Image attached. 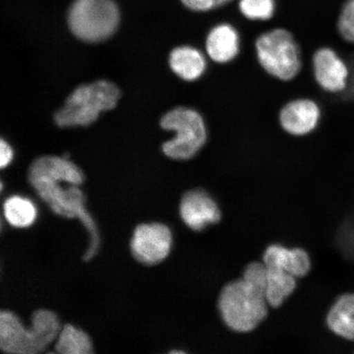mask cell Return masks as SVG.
I'll list each match as a JSON object with an SVG mask.
<instances>
[{"instance_id":"21","label":"cell","mask_w":354,"mask_h":354,"mask_svg":"<svg viewBox=\"0 0 354 354\" xmlns=\"http://www.w3.org/2000/svg\"><path fill=\"white\" fill-rule=\"evenodd\" d=\"M183 6L194 12H209L216 10V0H180Z\"/></svg>"},{"instance_id":"7","label":"cell","mask_w":354,"mask_h":354,"mask_svg":"<svg viewBox=\"0 0 354 354\" xmlns=\"http://www.w3.org/2000/svg\"><path fill=\"white\" fill-rule=\"evenodd\" d=\"M119 21L120 13L113 0H76L68 12L72 32L91 43L109 38L116 32Z\"/></svg>"},{"instance_id":"19","label":"cell","mask_w":354,"mask_h":354,"mask_svg":"<svg viewBox=\"0 0 354 354\" xmlns=\"http://www.w3.org/2000/svg\"><path fill=\"white\" fill-rule=\"evenodd\" d=\"M238 8L247 20L268 21L275 16L277 3L276 0H240Z\"/></svg>"},{"instance_id":"11","label":"cell","mask_w":354,"mask_h":354,"mask_svg":"<svg viewBox=\"0 0 354 354\" xmlns=\"http://www.w3.org/2000/svg\"><path fill=\"white\" fill-rule=\"evenodd\" d=\"M242 39L240 32L229 22H219L205 35L203 51L212 64L225 65L240 56Z\"/></svg>"},{"instance_id":"17","label":"cell","mask_w":354,"mask_h":354,"mask_svg":"<svg viewBox=\"0 0 354 354\" xmlns=\"http://www.w3.org/2000/svg\"><path fill=\"white\" fill-rule=\"evenodd\" d=\"M55 352L60 354H91L92 340L86 332L66 324L62 329L55 342Z\"/></svg>"},{"instance_id":"22","label":"cell","mask_w":354,"mask_h":354,"mask_svg":"<svg viewBox=\"0 0 354 354\" xmlns=\"http://www.w3.org/2000/svg\"><path fill=\"white\" fill-rule=\"evenodd\" d=\"M0 166L2 168L6 167L12 160L13 151L10 145L6 141H1L0 145Z\"/></svg>"},{"instance_id":"6","label":"cell","mask_w":354,"mask_h":354,"mask_svg":"<svg viewBox=\"0 0 354 354\" xmlns=\"http://www.w3.org/2000/svg\"><path fill=\"white\" fill-rule=\"evenodd\" d=\"M120 91L116 85L101 80L75 90L55 115L60 127H86L98 119L100 113L116 107Z\"/></svg>"},{"instance_id":"2","label":"cell","mask_w":354,"mask_h":354,"mask_svg":"<svg viewBox=\"0 0 354 354\" xmlns=\"http://www.w3.org/2000/svg\"><path fill=\"white\" fill-rule=\"evenodd\" d=\"M267 271L263 263L247 266L243 277L230 282L221 290L218 308L225 325L234 331L253 330L268 313L266 295Z\"/></svg>"},{"instance_id":"3","label":"cell","mask_w":354,"mask_h":354,"mask_svg":"<svg viewBox=\"0 0 354 354\" xmlns=\"http://www.w3.org/2000/svg\"><path fill=\"white\" fill-rule=\"evenodd\" d=\"M32 326L26 328L17 314L8 310L0 313V349L6 353L38 354L55 342L62 329L59 316L48 309L32 314Z\"/></svg>"},{"instance_id":"5","label":"cell","mask_w":354,"mask_h":354,"mask_svg":"<svg viewBox=\"0 0 354 354\" xmlns=\"http://www.w3.org/2000/svg\"><path fill=\"white\" fill-rule=\"evenodd\" d=\"M160 125L163 130L175 133L174 138L162 145L163 153L174 160H190L209 143V125L196 109L185 106L172 109L163 115Z\"/></svg>"},{"instance_id":"10","label":"cell","mask_w":354,"mask_h":354,"mask_svg":"<svg viewBox=\"0 0 354 354\" xmlns=\"http://www.w3.org/2000/svg\"><path fill=\"white\" fill-rule=\"evenodd\" d=\"M322 108L315 100L298 97L287 101L278 112V122L286 134L305 137L313 134L322 122Z\"/></svg>"},{"instance_id":"18","label":"cell","mask_w":354,"mask_h":354,"mask_svg":"<svg viewBox=\"0 0 354 354\" xmlns=\"http://www.w3.org/2000/svg\"><path fill=\"white\" fill-rule=\"evenodd\" d=\"M3 214L12 227L25 228L37 218V211L32 201L21 196H12L3 203Z\"/></svg>"},{"instance_id":"12","label":"cell","mask_w":354,"mask_h":354,"mask_svg":"<svg viewBox=\"0 0 354 354\" xmlns=\"http://www.w3.org/2000/svg\"><path fill=\"white\" fill-rule=\"evenodd\" d=\"M180 215L185 225L196 232L221 219V212L214 199L201 189L189 190L184 194L180 203Z\"/></svg>"},{"instance_id":"13","label":"cell","mask_w":354,"mask_h":354,"mask_svg":"<svg viewBox=\"0 0 354 354\" xmlns=\"http://www.w3.org/2000/svg\"><path fill=\"white\" fill-rule=\"evenodd\" d=\"M170 68L177 77L187 82H197L209 70V61L201 48L192 46H180L170 52Z\"/></svg>"},{"instance_id":"23","label":"cell","mask_w":354,"mask_h":354,"mask_svg":"<svg viewBox=\"0 0 354 354\" xmlns=\"http://www.w3.org/2000/svg\"><path fill=\"white\" fill-rule=\"evenodd\" d=\"M234 0H216V10L219 8H223L227 6L230 3L233 2Z\"/></svg>"},{"instance_id":"4","label":"cell","mask_w":354,"mask_h":354,"mask_svg":"<svg viewBox=\"0 0 354 354\" xmlns=\"http://www.w3.org/2000/svg\"><path fill=\"white\" fill-rule=\"evenodd\" d=\"M256 60L266 74L283 82H293L303 72L302 46L285 28L265 30L254 39Z\"/></svg>"},{"instance_id":"8","label":"cell","mask_w":354,"mask_h":354,"mask_svg":"<svg viewBox=\"0 0 354 354\" xmlns=\"http://www.w3.org/2000/svg\"><path fill=\"white\" fill-rule=\"evenodd\" d=\"M171 245V232L166 225L157 223L140 224L133 233L131 251L139 263L153 266L167 258Z\"/></svg>"},{"instance_id":"16","label":"cell","mask_w":354,"mask_h":354,"mask_svg":"<svg viewBox=\"0 0 354 354\" xmlns=\"http://www.w3.org/2000/svg\"><path fill=\"white\" fill-rule=\"evenodd\" d=\"M267 287L266 295L270 306L280 307L293 293L296 288V277L281 268L267 267Z\"/></svg>"},{"instance_id":"14","label":"cell","mask_w":354,"mask_h":354,"mask_svg":"<svg viewBox=\"0 0 354 354\" xmlns=\"http://www.w3.org/2000/svg\"><path fill=\"white\" fill-rule=\"evenodd\" d=\"M263 263L267 267L284 270L292 276H306L311 268V261L306 251L302 249H287L280 245H270L263 254Z\"/></svg>"},{"instance_id":"1","label":"cell","mask_w":354,"mask_h":354,"mask_svg":"<svg viewBox=\"0 0 354 354\" xmlns=\"http://www.w3.org/2000/svg\"><path fill=\"white\" fill-rule=\"evenodd\" d=\"M84 179L82 170L66 158H39L28 171L29 183L55 214L80 219L86 228L91 241L83 260L87 262L98 253L100 236L95 221L86 209V196L79 189Z\"/></svg>"},{"instance_id":"20","label":"cell","mask_w":354,"mask_h":354,"mask_svg":"<svg viewBox=\"0 0 354 354\" xmlns=\"http://www.w3.org/2000/svg\"><path fill=\"white\" fill-rule=\"evenodd\" d=\"M336 28L343 41L354 44V0H346L344 3Z\"/></svg>"},{"instance_id":"9","label":"cell","mask_w":354,"mask_h":354,"mask_svg":"<svg viewBox=\"0 0 354 354\" xmlns=\"http://www.w3.org/2000/svg\"><path fill=\"white\" fill-rule=\"evenodd\" d=\"M313 77L322 90L342 94L347 90L351 72L346 62L330 46L316 48L311 57Z\"/></svg>"},{"instance_id":"15","label":"cell","mask_w":354,"mask_h":354,"mask_svg":"<svg viewBox=\"0 0 354 354\" xmlns=\"http://www.w3.org/2000/svg\"><path fill=\"white\" fill-rule=\"evenodd\" d=\"M327 325L335 334L354 340V294H347L336 300L326 318Z\"/></svg>"}]
</instances>
